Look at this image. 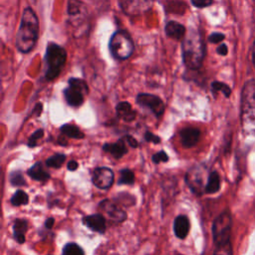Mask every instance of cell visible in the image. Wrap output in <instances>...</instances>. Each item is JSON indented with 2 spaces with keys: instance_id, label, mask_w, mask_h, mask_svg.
<instances>
[{
  "instance_id": "9c48e42d",
  "label": "cell",
  "mask_w": 255,
  "mask_h": 255,
  "mask_svg": "<svg viewBox=\"0 0 255 255\" xmlns=\"http://www.w3.org/2000/svg\"><path fill=\"white\" fill-rule=\"evenodd\" d=\"M136 103L143 108L149 109L156 117H160L164 112L163 102L158 97L151 94H138Z\"/></svg>"
},
{
  "instance_id": "ffe728a7",
  "label": "cell",
  "mask_w": 255,
  "mask_h": 255,
  "mask_svg": "<svg viewBox=\"0 0 255 255\" xmlns=\"http://www.w3.org/2000/svg\"><path fill=\"white\" fill-rule=\"evenodd\" d=\"M28 229L27 221L24 219H16L13 225V231H14V238L18 243H24L25 242V233Z\"/></svg>"
},
{
  "instance_id": "4fadbf2b",
  "label": "cell",
  "mask_w": 255,
  "mask_h": 255,
  "mask_svg": "<svg viewBox=\"0 0 255 255\" xmlns=\"http://www.w3.org/2000/svg\"><path fill=\"white\" fill-rule=\"evenodd\" d=\"M85 225L90 228L91 230L95 231V232H99V233H104L106 230V220L105 217L100 214H92L89 216H86L83 219Z\"/></svg>"
},
{
  "instance_id": "d6986e66",
  "label": "cell",
  "mask_w": 255,
  "mask_h": 255,
  "mask_svg": "<svg viewBox=\"0 0 255 255\" xmlns=\"http://www.w3.org/2000/svg\"><path fill=\"white\" fill-rule=\"evenodd\" d=\"M221 186V181H220V176L217 171H211L207 177V181L204 187V192L208 194L216 193L219 191Z\"/></svg>"
},
{
  "instance_id": "d4e9b609",
  "label": "cell",
  "mask_w": 255,
  "mask_h": 255,
  "mask_svg": "<svg viewBox=\"0 0 255 255\" xmlns=\"http://www.w3.org/2000/svg\"><path fill=\"white\" fill-rule=\"evenodd\" d=\"M62 255H85V253L77 243H68L64 246Z\"/></svg>"
},
{
  "instance_id": "484cf974",
  "label": "cell",
  "mask_w": 255,
  "mask_h": 255,
  "mask_svg": "<svg viewBox=\"0 0 255 255\" xmlns=\"http://www.w3.org/2000/svg\"><path fill=\"white\" fill-rule=\"evenodd\" d=\"M211 89L212 91L215 92H221L225 98H229L231 95V89L228 85L221 83V82H213L211 84Z\"/></svg>"
},
{
  "instance_id": "ab89813d",
  "label": "cell",
  "mask_w": 255,
  "mask_h": 255,
  "mask_svg": "<svg viewBox=\"0 0 255 255\" xmlns=\"http://www.w3.org/2000/svg\"><path fill=\"white\" fill-rule=\"evenodd\" d=\"M49 255H51V254H49Z\"/></svg>"
},
{
  "instance_id": "3957f363",
  "label": "cell",
  "mask_w": 255,
  "mask_h": 255,
  "mask_svg": "<svg viewBox=\"0 0 255 255\" xmlns=\"http://www.w3.org/2000/svg\"><path fill=\"white\" fill-rule=\"evenodd\" d=\"M241 126L245 132L255 133V81H247L241 92Z\"/></svg>"
},
{
  "instance_id": "8fae6325",
  "label": "cell",
  "mask_w": 255,
  "mask_h": 255,
  "mask_svg": "<svg viewBox=\"0 0 255 255\" xmlns=\"http://www.w3.org/2000/svg\"><path fill=\"white\" fill-rule=\"evenodd\" d=\"M100 209L115 222H122L127 218V213L115 202L109 199H106L100 203Z\"/></svg>"
},
{
  "instance_id": "7c38bea8",
  "label": "cell",
  "mask_w": 255,
  "mask_h": 255,
  "mask_svg": "<svg viewBox=\"0 0 255 255\" xmlns=\"http://www.w3.org/2000/svg\"><path fill=\"white\" fill-rule=\"evenodd\" d=\"M180 141L184 147H192L194 146L200 137V130L196 128H185L180 133Z\"/></svg>"
},
{
  "instance_id": "7402d4cb",
  "label": "cell",
  "mask_w": 255,
  "mask_h": 255,
  "mask_svg": "<svg viewBox=\"0 0 255 255\" xmlns=\"http://www.w3.org/2000/svg\"><path fill=\"white\" fill-rule=\"evenodd\" d=\"M11 203L14 206H20V205H24L27 204L29 201V196L28 194L23 191V190H17L13 196L11 197Z\"/></svg>"
},
{
  "instance_id": "f546056e",
  "label": "cell",
  "mask_w": 255,
  "mask_h": 255,
  "mask_svg": "<svg viewBox=\"0 0 255 255\" xmlns=\"http://www.w3.org/2000/svg\"><path fill=\"white\" fill-rule=\"evenodd\" d=\"M151 160L154 162V163H159V162H166L168 160V155L163 151V150H160L156 153H154L151 157Z\"/></svg>"
},
{
  "instance_id": "603a6c76",
  "label": "cell",
  "mask_w": 255,
  "mask_h": 255,
  "mask_svg": "<svg viewBox=\"0 0 255 255\" xmlns=\"http://www.w3.org/2000/svg\"><path fill=\"white\" fill-rule=\"evenodd\" d=\"M66 159V155L62 153H56L49 158L46 159V165L49 167H54V168H59L62 166Z\"/></svg>"
},
{
  "instance_id": "30bf717a",
  "label": "cell",
  "mask_w": 255,
  "mask_h": 255,
  "mask_svg": "<svg viewBox=\"0 0 255 255\" xmlns=\"http://www.w3.org/2000/svg\"><path fill=\"white\" fill-rule=\"evenodd\" d=\"M93 183L100 189H109L114 182V172L111 168L102 166L94 170L92 176Z\"/></svg>"
},
{
  "instance_id": "d590c367",
  "label": "cell",
  "mask_w": 255,
  "mask_h": 255,
  "mask_svg": "<svg viewBox=\"0 0 255 255\" xmlns=\"http://www.w3.org/2000/svg\"><path fill=\"white\" fill-rule=\"evenodd\" d=\"M78 166H79V164H78V162H77L76 160H71V161L68 163V165H67L68 169H69V170H72V171L76 170V169L78 168Z\"/></svg>"
},
{
  "instance_id": "836d02e7",
  "label": "cell",
  "mask_w": 255,
  "mask_h": 255,
  "mask_svg": "<svg viewBox=\"0 0 255 255\" xmlns=\"http://www.w3.org/2000/svg\"><path fill=\"white\" fill-rule=\"evenodd\" d=\"M227 52H228V48L225 44H220L219 47L217 48V53L221 56H225L227 55Z\"/></svg>"
},
{
  "instance_id": "cb8c5ba5",
  "label": "cell",
  "mask_w": 255,
  "mask_h": 255,
  "mask_svg": "<svg viewBox=\"0 0 255 255\" xmlns=\"http://www.w3.org/2000/svg\"><path fill=\"white\" fill-rule=\"evenodd\" d=\"M134 182V174L128 168H124L120 171L119 184H132Z\"/></svg>"
},
{
  "instance_id": "277c9868",
  "label": "cell",
  "mask_w": 255,
  "mask_h": 255,
  "mask_svg": "<svg viewBox=\"0 0 255 255\" xmlns=\"http://www.w3.org/2000/svg\"><path fill=\"white\" fill-rule=\"evenodd\" d=\"M67 53L63 47L55 43H49L46 49L45 61L47 65L45 77L51 81L57 78L65 65Z\"/></svg>"
},
{
  "instance_id": "5b68a950",
  "label": "cell",
  "mask_w": 255,
  "mask_h": 255,
  "mask_svg": "<svg viewBox=\"0 0 255 255\" xmlns=\"http://www.w3.org/2000/svg\"><path fill=\"white\" fill-rule=\"evenodd\" d=\"M231 228L232 217L228 210L221 212L213 221L211 231L215 246L225 245L231 243Z\"/></svg>"
},
{
  "instance_id": "1f68e13d",
  "label": "cell",
  "mask_w": 255,
  "mask_h": 255,
  "mask_svg": "<svg viewBox=\"0 0 255 255\" xmlns=\"http://www.w3.org/2000/svg\"><path fill=\"white\" fill-rule=\"evenodd\" d=\"M191 3L197 8H204L211 5L212 0H191Z\"/></svg>"
},
{
  "instance_id": "5bb4252c",
  "label": "cell",
  "mask_w": 255,
  "mask_h": 255,
  "mask_svg": "<svg viewBox=\"0 0 255 255\" xmlns=\"http://www.w3.org/2000/svg\"><path fill=\"white\" fill-rule=\"evenodd\" d=\"M190 229V223L189 219L185 215H178L173 222V231L177 238L184 239Z\"/></svg>"
},
{
  "instance_id": "2e32d148",
  "label": "cell",
  "mask_w": 255,
  "mask_h": 255,
  "mask_svg": "<svg viewBox=\"0 0 255 255\" xmlns=\"http://www.w3.org/2000/svg\"><path fill=\"white\" fill-rule=\"evenodd\" d=\"M103 149L106 152L111 153L115 158H118V159L123 157L128 152V148L123 139L114 143H106L104 144Z\"/></svg>"
},
{
  "instance_id": "4316f807",
  "label": "cell",
  "mask_w": 255,
  "mask_h": 255,
  "mask_svg": "<svg viewBox=\"0 0 255 255\" xmlns=\"http://www.w3.org/2000/svg\"><path fill=\"white\" fill-rule=\"evenodd\" d=\"M10 183L13 186H21L25 184V178L20 171H13L10 173Z\"/></svg>"
},
{
  "instance_id": "f1b7e54d",
  "label": "cell",
  "mask_w": 255,
  "mask_h": 255,
  "mask_svg": "<svg viewBox=\"0 0 255 255\" xmlns=\"http://www.w3.org/2000/svg\"><path fill=\"white\" fill-rule=\"evenodd\" d=\"M44 135V130L42 128L40 129H37L34 133H32V135L29 137V140H28V146L30 147H34L36 144H37V140L42 138Z\"/></svg>"
},
{
  "instance_id": "8d00e7d4",
  "label": "cell",
  "mask_w": 255,
  "mask_h": 255,
  "mask_svg": "<svg viewBox=\"0 0 255 255\" xmlns=\"http://www.w3.org/2000/svg\"><path fill=\"white\" fill-rule=\"evenodd\" d=\"M54 222H55V219L53 217H50L48 218L46 221H45V226L48 228V229H51L54 225Z\"/></svg>"
},
{
  "instance_id": "52a82bcc",
  "label": "cell",
  "mask_w": 255,
  "mask_h": 255,
  "mask_svg": "<svg viewBox=\"0 0 255 255\" xmlns=\"http://www.w3.org/2000/svg\"><path fill=\"white\" fill-rule=\"evenodd\" d=\"M88 86L85 81L77 78L69 80L68 87L64 90V96L67 103L72 107H80L85 100V96L88 95Z\"/></svg>"
},
{
  "instance_id": "8992f818",
  "label": "cell",
  "mask_w": 255,
  "mask_h": 255,
  "mask_svg": "<svg viewBox=\"0 0 255 255\" xmlns=\"http://www.w3.org/2000/svg\"><path fill=\"white\" fill-rule=\"evenodd\" d=\"M133 49L132 40L127 32L118 31L112 36L110 41V50L114 58L118 60H126L130 57Z\"/></svg>"
},
{
  "instance_id": "d6a6232c",
  "label": "cell",
  "mask_w": 255,
  "mask_h": 255,
  "mask_svg": "<svg viewBox=\"0 0 255 255\" xmlns=\"http://www.w3.org/2000/svg\"><path fill=\"white\" fill-rule=\"evenodd\" d=\"M144 138H145L146 141H151V142H153V143H158V142H160V138H159L157 135H155V134H153V133H151V132H149V131H146V132L144 133Z\"/></svg>"
},
{
  "instance_id": "9a60e30c",
  "label": "cell",
  "mask_w": 255,
  "mask_h": 255,
  "mask_svg": "<svg viewBox=\"0 0 255 255\" xmlns=\"http://www.w3.org/2000/svg\"><path fill=\"white\" fill-rule=\"evenodd\" d=\"M117 116L125 122H131L135 119L136 113L132 110V107L128 102H121L116 108Z\"/></svg>"
},
{
  "instance_id": "44dd1931",
  "label": "cell",
  "mask_w": 255,
  "mask_h": 255,
  "mask_svg": "<svg viewBox=\"0 0 255 255\" xmlns=\"http://www.w3.org/2000/svg\"><path fill=\"white\" fill-rule=\"evenodd\" d=\"M61 131L63 134L67 135L68 137H72L76 139H81L84 137V133L82 132V130L78 127L71 124H67L61 127Z\"/></svg>"
},
{
  "instance_id": "6da1fadb",
  "label": "cell",
  "mask_w": 255,
  "mask_h": 255,
  "mask_svg": "<svg viewBox=\"0 0 255 255\" xmlns=\"http://www.w3.org/2000/svg\"><path fill=\"white\" fill-rule=\"evenodd\" d=\"M39 22L35 12L31 8L23 11L21 23L17 32L15 45L22 53H28L35 45L38 39Z\"/></svg>"
},
{
  "instance_id": "7a4b0ae2",
  "label": "cell",
  "mask_w": 255,
  "mask_h": 255,
  "mask_svg": "<svg viewBox=\"0 0 255 255\" xmlns=\"http://www.w3.org/2000/svg\"><path fill=\"white\" fill-rule=\"evenodd\" d=\"M182 58L185 66L189 69H198L204 58V43L200 34L190 29L182 42Z\"/></svg>"
},
{
  "instance_id": "e575fe53",
  "label": "cell",
  "mask_w": 255,
  "mask_h": 255,
  "mask_svg": "<svg viewBox=\"0 0 255 255\" xmlns=\"http://www.w3.org/2000/svg\"><path fill=\"white\" fill-rule=\"evenodd\" d=\"M126 140L128 141V143L131 147H136V146L138 145L137 141H136L132 136H130V135H127V136H126Z\"/></svg>"
},
{
  "instance_id": "f35d334b",
  "label": "cell",
  "mask_w": 255,
  "mask_h": 255,
  "mask_svg": "<svg viewBox=\"0 0 255 255\" xmlns=\"http://www.w3.org/2000/svg\"><path fill=\"white\" fill-rule=\"evenodd\" d=\"M253 1H254V2H255V0H253Z\"/></svg>"
},
{
  "instance_id": "ac0fdd59",
  "label": "cell",
  "mask_w": 255,
  "mask_h": 255,
  "mask_svg": "<svg viewBox=\"0 0 255 255\" xmlns=\"http://www.w3.org/2000/svg\"><path fill=\"white\" fill-rule=\"evenodd\" d=\"M27 173L34 180L41 181V182H45L50 178V173L45 170V168L43 167V164L39 161L36 162L34 165H32L28 169Z\"/></svg>"
},
{
  "instance_id": "4dcf8cb0",
  "label": "cell",
  "mask_w": 255,
  "mask_h": 255,
  "mask_svg": "<svg viewBox=\"0 0 255 255\" xmlns=\"http://www.w3.org/2000/svg\"><path fill=\"white\" fill-rule=\"evenodd\" d=\"M225 36L222 34V33H212L209 38H208V41L210 43H213V44H218L220 42H222L224 40Z\"/></svg>"
},
{
  "instance_id": "e0dca14e",
  "label": "cell",
  "mask_w": 255,
  "mask_h": 255,
  "mask_svg": "<svg viewBox=\"0 0 255 255\" xmlns=\"http://www.w3.org/2000/svg\"><path fill=\"white\" fill-rule=\"evenodd\" d=\"M165 33L172 39L180 40L185 36V27L178 22L169 21L165 26Z\"/></svg>"
},
{
  "instance_id": "ba28073f",
  "label": "cell",
  "mask_w": 255,
  "mask_h": 255,
  "mask_svg": "<svg viewBox=\"0 0 255 255\" xmlns=\"http://www.w3.org/2000/svg\"><path fill=\"white\" fill-rule=\"evenodd\" d=\"M123 11L130 16L147 12L152 6V0H120Z\"/></svg>"
},
{
  "instance_id": "74e56055",
  "label": "cell",
  "mask_w": 255,
  "mask_h": 255,
  "mask_svg": "<svg viewBox=\"0 0 255 255\" xmlns=\"http://www.w3.org/2000/svg\"><path fill=\"white\" fill-rule=\"evenodd\" d=\"M252 62H253V64H254V66H255V42H254V44H253V47H252Z\"/></svg>"
},
{
  "instance_id": "83f0119b",
  "label": "cell",
  "mask_w": 255,
  "mask_h": 255,
  "mask_svg": "<svg viewBox=\"0 0 255 255\" xmlns=\"http://www.w3.org/2000/svg\"><path fill=\"white\" fill-rule=\"evenodd\" d=\"M213 255H233L231 243H228L225 245H220V246H215Z\"/></svg>"
}]
</instances>
